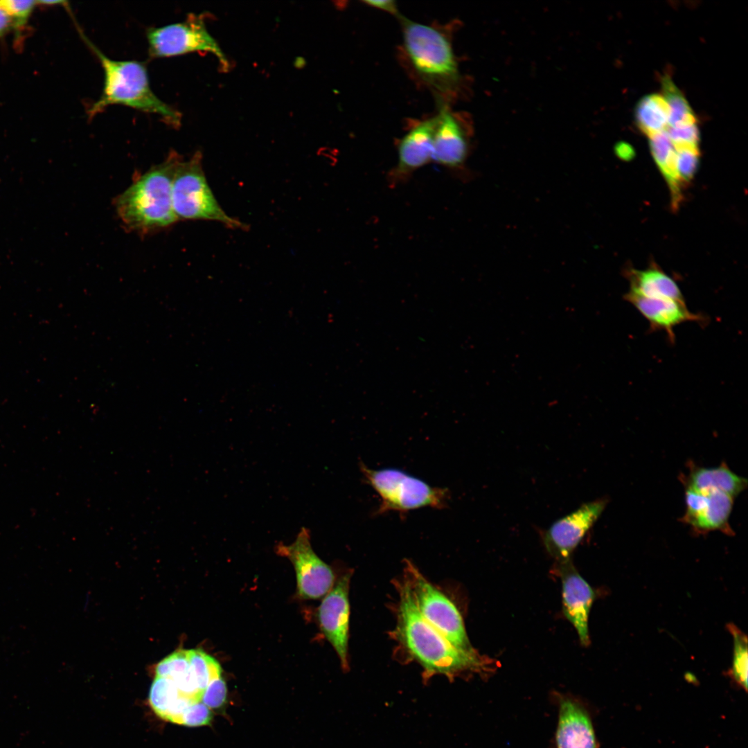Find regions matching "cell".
Returning <instances> with one entry per match:
<instances>
[{
	"instance_id": "5b68a950",
	"label": "cell",
	"mask_w": 748,
	"mask_h": 748,
	"mask_svg": "<svg viewBox=\"0 0 748 748\" xmlns=\"http://www.w3.org/2000/svg\"><path fill=\"white\" fill-rule=\"evenodd\" d=\"M173 211L178 220H205L221 222L232 229H245L240 221L229 216L215 199L202 168V155L196 152L184 157L176 169L172 186Z\"/></svg>"
},
{
	"instance_id": "44dd1931",
	"label": "cell",
	"mask_w": 748,
	"mask_h": 748,
	"mask_svg": "<svg viewBox=\"0 0 748 748\" xmlns=\"http://www.w3.org/2000/svg\"><path fill=\"white\" fill-rule=\"evenodd\" d=\"M661 88L670 109L668 127L697 123V117L687 100L668 75L662 77Z\"/></svg>"
},
{
	"instance_id": "f1b7e54d",
	"label": "cell",
	"mask_w": 748,
	"mask_h": 748,
	"mask_svg": "<svg viewBox=\"0 0 748 748\" xmlns=\"http://www.w3.org/2000/svg\"><path fill=\"white\" fill-rule=\"evenodd\" d=\"M666 132L674 148H698L700 132L697 123L676 127H668Z\"/></svg>"
},
{
	"instance_id": "7402d4cb",
	"label": "cell",
	"mask_w": 748,
	"mask_h": 748,
	"mask_svg": "<svg viewBox=\"0 0 748 748\" xmlns=\"http://www.w3.org/2000/svg\"><path fill=\"white\" fill-rule=\"evenodd\" d=\"M188 652L198 688L203 694L212 680L222 677V668L215 659L202 649L188 650Z\"/></svg>"
},
{
	"instance_id": "6da1fadb",
	"label": "cell",
	"mask_w": 748,
	"mask_h": 748,
	"mask_svg": "<svg viewBox=\"0 0 748 748\" xmlns=\"http://www.w3.org/2000/svg\"><path fill=\"white\" fill-rule=\"evenodd\" d=\"M398 601L393 634L407 655L419 664L427 679L442 675L454 679L465 673L483 671L479 654L459 650L430 625L417 609L407 582H397Z\"/></svg>"
},
{
	"instance_id": "ac0fdd59",
	"label": "cell",
	"mask_w": 748,
	"mask_h": 748,
	"mask_svg": "<svg viewBox=\"0 0 748 748\" xmlns=\"http://www.w3.org/2000/svg\"><path fill=\"white\" fill-rule=\"evenodd\" d=\"M686 482V488L702 492L718 490L733 498L747 487V480L733 472L724 463L715 467L692 466Z\"/></svg>"
},
{
	"instance_id": "e0dca14e",
	"label": "cell",
	"mask_w": 748,
	"mask_h": 748,
	"mask_svg": "<svg viewBox=\"0 0 748 748\" xmlns=\"http://www.w3.org/2000/svg\"><path fill=\"white\" fill-rule=\"evenodd\" d=\"M559 718L555 733L558 748H596L589 715L576 699L559 696Z\"/></svg>"
},
{
	"instance_id": "4316f807",
	"label": "cell",
	"mask_w": 748,
	"mask_h": 748,
	"mask_svg": "<svg viewBox=\"0 0 748 748\" xmlns=\"http://www.w3.org/2000/svg\"><path fill=\"white\" fill-rule=\"evenodd\" d=\"M648 138L651 153L661 171L675 157L676 150L666 130L651 135Z\"/></svg>"
},
{
	"instance_id": "277c9868",
	"label": "cell",
	"mask_w": 748,
	"mask_h": 748,
	"mask_svg": "<svg viewBox=\"0 0 748 748\" xmlns=\"http://www.w3.org/2000/svg\"><path fill=\"white\" fill-rule=\"evenodd\" d=\"M410 64L438 98L452 95L460 75L452 44L440 30L400 16Z\"/></svg>"
},
{
	"instance_id": "603a6c76",
	"label": "cell",
	"mask_w": 748,
	"mask_h": 748,
	"mask_svg": "<svg viewBox=\"0 0 748 748\" xmlns=\"http://www.w3.org/2000/svg\"><path fill=\"white\" fill-rule=\"evenodd\" d=\"M179 696L178 688L172 680L156 677L150 687L149 702L157 715L163 718Z\"/></svg>"
},
{
	"instance_id": "5bb4252c",
	"label": "cell",
	"mask_w": 748,
	"mask_h": 748,
	"mask_svg": "<svg viewBox=\"0 0 748 748\" xmlns=\"http://www.w3.org/2000/svg\"><path fill=\"white\" fill-rule=\"evenodd\" d=\"M624 299L648 320L651 330L665 331L672 344L675 340L674 327L688 321L704 323L707 320L704 315L691 312L685 302L648 298L631 292Z\"/></svg>"
},
{
	"instance_id": "2e32d148",
	"label": "cell",
	"mask_w": 748,
	"mask_h": 748,
	"mask_svg": "<svg viewBox=\"0 0 748 748\" xmlns=\"http://www.w3.org/2000/svg\"><path fill=\"white\" fill-rule=\"evenodd\" d=\"M437 116L434 135L433 159L443 166H462L469 153V140L460 121L443 104Z\"/></svg>"
},
{
	"instance_id": "d6986e66",
	"label": "cell",
	"mask_w": 748,
	"mask_h": 748,
	"mask_svg": "<svg viewBox=\"0 0 748 748\" xmlns=\"http://www.w3.org/2000/svg\"><path fill=\"white\" fill-rule=\"evenodd\" d=\"M627 277L630 283L629 292L648 298L685 302L675 280L657 268L643 271L630 269L627 272Z\"/></svg>"
},
{
	"instance_id": "4dcf8cb0",
	"label": "cell",
	"mask_w": 748,
	"mask_h": 748,
	"mask_svg": "<svg viewBox=\"0 0 748 748\" xmlns=\"http://www.w3.org/2000/svg\"><path fill=\"white\" fill-rule=\"evenodd\" d=\"M213 715L209 708L201 701L193 702L186 710L181 724L187 727H199L210 724Z\"/></svg>"
},
{
	"instance_id": "4fadbf2b",
	"label": "cell",
	"mask_w": 748,
	"mask_h": 748,
	"mask_svg": "<svg viewBox=\"0 0 748 748\" xmlns=\"http://www.w3.org/2000/svg\"><path fill=\"white\" fill-rule=\"evenodd\" d=\"M562 589V607L566 618L575 627L583 645L589 643L588 620L594 593L578 573L571 560L560 563Z\"/></svg>"
},
{
	"instance_id": "9c48e42d",
	"label": "cell",
	"mask_w": 748,
	"mask_h": 748,
	"mask_svg": "<svg viewBox=\"0 0 748 748\" xmlns=\"http://www.w3.org/2000/svg\"><path fill=\"white\" fill-rule=\"evenodd\" d=\"M276 552L293 564L299 598L305 600L323 598L334 586L333 570L314 551L308 528L303 527L292 544H278Z\"/></svg>"
},
{
	"instance_id": "7a4b0ae2",
	"label": "cell",
	"mask_w": 748,
	"mask_h": 748,
	"mask_svg": "<svg viewBox=\"0 0 748 748\" xmlns=\"http://www.w3.org/2000/svg\"><path fill=\"white\" fill-rule=\"evenodd\" d=\"M183 157L171 150L160 163L138 175L114 199L122 225L141 235L154 233L178 222L173 211L172 186L177 166Z\"/></svg>"
},
{
	"instance_id": "7c38bea8",
	"label": "cell",
	"mask_w": 748,
	"mask_h": 748,
	"mask_svg": "<svg viewBox=\"0 0 748 748\" xmlns=\"http://www.w3.org/2000/svg\"><path fill=\"white\" fill-rule=\"evenodd\" d=\"M686 512L682 521L700 533L720 530L732 531L729 524L733 497L718 490L702 492L686 488Z\"/></svg>"
},
{
	"instance_id": "9a60e30c",
	"label": "cell",
	"mask_w": 748,
	"mask_h": 748,
	"mask_svg": "<svg viewBox=\"0 0 748 748\" xmlns=\"http://www.w3.org/2000/svg\"><path fill=\"white\" fill-rule=\"evenodd\" d=\"M436 123V115L422 121L400 140L397 163L391 172L393 181L404 179L432 161Z\"/></svg>"
},
{
	"instance_id": "cb8c5ba5",
	"label": "cell",
	"mask_w": 748,
	"mask_h": 748,
	"mask_svg": "<svg viewBox=\"0 0 748 748\" xmlns=\"http://www.w3.org/2000/svg\"><path fill=\"white\" fill-rule=\"evenodd\" d=\"M733 637V656L731 675L741 686L747 688V638L733 624L728 625Z\"/></svg>"
},
{
	"instance_id": "52a82bcc",
	"label": "cell",
	"mask_w": 748,
	"mask_h": 748,
	"mask_svg": "<svg viewBox=\"0 0 748 748\" xmlns=\"http://www.w3.org/2000/svg\"><path fill=\"white\" fill-rule=\"evenodd\" d=\"M404 580L422 617L452 645L465 652H477L470 643L462 616L456 605L431 584L409 560H405Z\"/></svg>"
},
{
	"instance_id": "ba28073f",
	"label": "cell",
	"mask_w": 748,
	"mask_h": 748,
	"mask_svg": "<svg viewBox=\"0 0 748 748\" xmlns=\"http://www.w3.org/2000/svg\"><path fill=\"white\" fill-rule=\"evenodd\" d=\"M146 37L148 55L152 58L208 52L217 58L222 70L226 71L229 69L228 59L199 15L190 14L183 21L150 27L146 31Z\"/></svg>"
},
{
	"instance_id": "d4e9b609",
	"label": "cell",
	"mask_w": 748,
	"mask_h": 748,
	"mask_svg": "<svg viewBox=\"0 0 748 748\" xmlns=\"http://www.w3.org/2000/svg\"><path fill=\"white\" fill-rule=\"evenodd\" d=\"M190 668L188 650H179L161 660L156 666L155 673L157 677L168 678L175 682Z\"/></svg>"
},
{
	"instance_id": "30bf717a",
	"label": "cell",
	"mask_w": 748,
	"mask_h": 748,
	"mask_svg": "<svg viewBox=\"0 0 748 748\" xmlns=\"http://www.w3.org/2000/svg\"><path fill=\"white\" fill-rule=\"evenodd\" d=\"M352 571L343 574L323 597L317 619L323 635L335 649L344 670L348 669L349 589Z\"/></svg>"
},
{
	"instance_id": "8fae6325",
	"label": "cell",
	"mask_w": 748,
	"mask_h": 748,
	"mask_svg": "<svg viewBox=\"0 0 748 748\" xmlns=\"http://www.w3.org/2000/svg\"><path fill=\"white\" fill-rule=\"evenodd\" d=\"M607 501L596 499L582 504L555 522L544 533L547 551L560 563L571 560V555L604 510Z\"/></svg>"
},
{
	"instance_id": "83f0119b",
	"label": "cell",
	"mask_w": 748,
	"mask_h": 748,
	"mask_svg": "<svg viewBox=\"0 0 748 748\" xmlns=\"http://www.w3.org/2000/svg\"><path fill=\"white\" fill-rule=\"evenodd\" d=\"M3 2L14 21L15 32L25 28L38 6L37 1L3 0Z\"/></svg>"
},
{
	"instance_id": "3957f363",
	"label": "cell",
	"mask_w": 748,
	"mask_h": 748,
	"mask_svg": "<svg viewBox=\"0 0 748 748\" xmlns=\"http://www.w3.org/2000/svg\"><path fill=\"white\" fill-rule=\"evenodd\" d=\"M86 43L98 58L104 72V82L99 98L87 109L89 118L113 105H121L139 111L154 114L166 124L177 127L181 114L161 100L152 91L146 65L136 60L109 58L82 35Z\"/></svg>"
},
{
	"instance_id": "484cf974",
	"label": "cell",
	"mask_w": 748,
	"mask_h": 748,
	"mask_svg": "<svg viewBox=\"0 0 748 748\" xmlns=\"http://www.w3.org/2000/svg\"><path fill=\"white\" fill-rule=\"evenodd\" d=\"M677 154L676 167L682 184L690 181L697 171L700 152L697 147L675 148Z\"/></svg>"
},
{
	"instance_id": "f546056e",
	"label": "cell",
	"mask_w": 748,
	"mask_h": 748,
	"mask_svg": "<svg viewBox=\"0 0 748 748\" xmlns=\"http://www.w3.org/2000/svg\"><path fill=\"white\" fill-rule=\"evenodd\" d=\"M226 685L222 677L212 680L204 691L201 702L211 709H219L226 700Z\"/></svg>"
},
{
	"instance_id": "ffe728a7",
	"label": "cell",
	"mask_w": 748,
	"mask_h": 748,
	"mask_svg": "<svg viewBox=\"0 0 748 748\" xmlns=\"http://www.w3.org/2000/svg\"><path fill=\"white\" fill-rule=\"evenodd\" d=\"M670 109L663 96L657 93L643 96L637 103L634 118L639 130L650 136L668 127Z\"/></svg>"
},
{
	"instance_id": "836d02e7",
	"label": "cell",
	"mask_w": 748,
	"mask_h": 748,
	"mask_svg": "<svg viewBox=\"0 0 748 748\" xmlns=\"http://www.w3.org/2000/svg\"><path fill=\"white\" fill-rule=\"evenodd\" d=\"M363 2L367 6L398 16L399 12L394 1H364Z\"/></svg>"
},
{
	"instance_id": "1f68e13d",
	"label": "cell",
	"mask_w": 748,
	"mask_h": 748,
	"mask_svg": "<svg viewBox=\"0 0 748 748\" xmlns=\"http://www.w3.org/2000/svg\"><path fill=\"white\" fill-rule=\"evenodd\" d=\"M15 30L14 21L6 9L3 0L0 1V38Z\"/></svg>"
},
{
	"instance_id": "d6a6232c",
	"label": "cell",
	"mask_w": 748,
	"mask_h": 748,
	"mask_svg": "<svg viewBox=\"0 0 748 748\" xmlns=\"http://www.w3.org/2000/svg\"><path fill=\"white\" fill-rule=\"evenodd\" d=\"M615 154L623 161L632 160L636 153L632 146L624 141L617 143L614 147Z\"/></svg>"
},
{
	"instance_id": "8992f818",
	"label": "cell",
	"mask_w": 748,
	"mask_h": 748,
	"mask_svg": "<svg viewBox=\"0 0 748 748\" xmlns=\"http://www.w3.org/2000/svg\"><path fill=\"white\" fill-rule=\"evenodd\" d=\"M361 471L380 498L376 514L406 513L424 507L441 509L447 504V488L433 487L424 481L395 468L371 469L363 463Z\"/></svg>"
}]
</instances>
